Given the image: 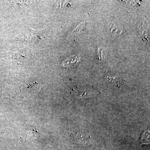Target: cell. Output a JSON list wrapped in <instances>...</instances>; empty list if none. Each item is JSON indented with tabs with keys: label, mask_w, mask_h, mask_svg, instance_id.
Segmentation results:
<instances>
[{
	"label": "cell",
	"mask_w": 150,
	"mask_h": 150,
	"mask_svg": "<svg viewBox=\"0 0 150 150\" xmlns=\"http://www.w3.org/2000/svg\"><path fill=\"white\" fill-rule=\"evenodd\" d=\"M98 92L92 87L84 86L76 89L75 94L76 96L78 98H88L94 96Z\"/></svg>",
	"instance_id": "1"
},
{
	"label": "cell",
	"mask_w": 150,
	"mask_h": 150,
	"mask_svg": "<svg viewBox=\"0 0 150 150\" xmlns=\"http://www.w3.org/2000/svg\"><path fill=\"white\" fill-rule=\"evenodd\" d=\"M79 56H75L70 57L65 60L62 63V65L63 67H75L76 65H77L79 62Z\"/></svg>",
	"instance_id": "2"
}]
</instances>
